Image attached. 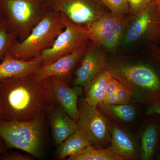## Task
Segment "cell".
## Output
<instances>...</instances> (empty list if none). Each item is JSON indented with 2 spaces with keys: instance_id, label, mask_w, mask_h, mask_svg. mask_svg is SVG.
<instances>
[{
  "instance_id": "6da1fadb",
  "label": "cell",
  "mask_w": 160,
  "mask_h": 160,
  "mask_svg": "<svg viewBox=\"0 0 160 160\" xmlns=\"http://www.w3.org/2000/svg\"><path fill=\"white\" fill-rule=\"evenodd\" d=\"M52 103L47 80H38L34 73L0 80L2 121H31Z\"/></svg>"
},
{
  "instance_id": "7a4b0ae2",
  "label": "cell",
  "mask_w": 160,
  "mask_h": 160,
  "mask_svg": "<svg viewBox=\"0 0 160 160\" xmlns=\"http://www.w3.org/2000/svg\"><path fill=\"white\" fill-rule=\"evenodd\" d=\"M64 28L61 12L51 10L25 39L21 42L16 40L7 55L24 61L39 57L44 50L52 46Z\"/></svg>"
},
{
  "instance_id": "3957f363",
  "label": "cell",
  "mask_w": 160,
  "mask_h": 160,
  "mask_svg": "<svg viewBox=\"0 0 160 160\" xmlns=\"http://www.w3.org/2000/svg\"><path fill=\"white\" fill-rule=\"evenodd\" d=\"M1 2L8 28L20 42L52 10L50 2L46 0H1Z\"/></svg>"
},
{
  "instance_id": "277c9868",
  "label": "cell",
  "mask_w": 160,
  "mask_h": 160,
  "mask_svg": "<svg viewBox=\"0 0 160 160\" xmlns=\"http://www.w3.org/2000/svg\"><path fill=\"white\" fill-rule=\"evenodd\" d=\"M44 113L29 121L0 122V137L7 148H16L35 157L41 155L42 148Z\"/></svg>"
},
{
  "instance_id": "5b68a950",
  "label": "cell",
  "mask_w": 160,
  "mask_h": 160,
  "mask_svg": "<svg viewBox=\"0 0 160 160\" xmlns=\"http://www.w3.org/2000/svg\"><path fill=\"white\" fill-rule=\"evenodd\" d=\"M106 70L128 89L136 88L152 102H160V76L146 65L118 64L107 65Z\"/></svg>"
},
{
  "instance_id": "8992f818",
  "label": "cell",
  "mask_w": 160,
  "mask_h": 160,
  "mask_svg": "<svg viewBox=\"0 0 160 160\" xmlns=\"http://www.w3.org/2000/svg\"><path fill=\"white\" fill-rule=\"evenodd\" d=\"M52 9L63 13L72 23L88 29L109 10L101 0H50Z\"/></svg>"
},
{
  "instance_id": "52a82bcc",
  "label": "cell",
  "mask_w": 160,
  "mask_h": 160,
  "mask_svg": "<svg viewBox=\"0 0 160 160\" xmlns=\"http://www.w3.org/2000/svg\"><path fill=\"white\" fill-rule=\"evenodd\" d=\"M61 13L65 28L52 46L44 50L40 56L42 66L51 64L75 49L88 45L90 42L87 37V29L75 25L65 15Z\"/></svg>"
},
{
  "instance_id": "ba28073f",
  "label": "cell",
  "mask_w": 160,
  "mask_h": 160,
  "mask_svg": "<svg viewBox=\"0 0 160 160\" xmlns=\"http://www.w3.org/2000/svg\"><path fill=\"white\" fill-rule=\"evenodd\" d=\"M78 127L87 135L91 145L99 147L111 141L109 123L106 117L100 113L96 106L81 100Z\"/></svg>"
},
{
  "instance_id": "9c48e42d",
  "label": "cell",
  "mask_w": 160,
  "mask_h": 160,
  "mask_svg": "<svg viewBox=\"0 0 160 160\" xmlns=\"http://www.w3.org/2000/svg\"><path fill=\"white\" fill-rule=\"evenodd\" d=\"M80 61L81 64L76 72L74 84L83 87L86 92L92 81L106 69L107 58L99 46L90 42Z\"/></svg>"
},
{
  "instance_id": "30bf717a",
  "label": "cell",
  "mask_w": 160,
  "mask_h": 160,
  "mask_svg": "<svg viewBox=\"0 0 160 160\" xmlns=\"http://www.w3.org/2000/svg\"><path fill=\"white\" fill-rule=\"evenodd\" d=\"M46 79L51 90L53 103L59 105L69 116L78 123L79 110L78 99L82 90L81 87L77 86L71 88L63 81L55 77Z\"/></svg>"
},
{
  "instance_id": "8fae6325",
  "label": "cell",
  "mask_w": 160,
  "mask_h": 160,
  "mask_svg": "<svg viewBox=\"0 0 160 160\" xmlns=\"http://www.w3.org/2000/svg\"><path fill=\"white\" fill-rule=\"evenodd\" d=\"M88 45L79 47L51 64L42 66L34 73L36 77L39 80L55 77L63 81V79L71 73L80 62Z\"/></svg>"
},
{
  "instance_id": "7c38bea8",
  "label": "cell",
  "mask_w": 160,
  "mask_h": 160,
  "mask_svg": "<svg viewBox=\"0 0 160 160\" xmlns=\"http://www.w3.org/2000/svg\"><path fill=\"white\" fill-rule=\"evenodd\" d=\"M51 104L47 108L56 146H59L74 133L78 129V124L72 119L59 105Z\"/></svg>"
},
{
  "instance_id": "4fadbf2b",
  "label": "cell",
  "mask_w": 160,
  "mask_h": 160,
  "mask_svg": "<svg viewBox=\"0 0 160 160\" xmlns=\"http://www.w3.org/2000/svg\"><path fill=\"white\" fill-rule=\"evenodd\" d=\"M42 66V61L40 56L24 61L6 55L0 62V80L33 74Z\"/></svg>"
},
{
  "instance_id": "5bb4252c",
  "label": "cell",
  "mask_w": 160,
  "mask_h": 160,
  "mask_svg": "<svg viewBox=\"0 0 160 160\" xmlns=\"http://www.w3.org/2000/svg\"><path fill=\"white\" fill-rule=\"evenodd\" d=\"M156 6L152 1L148 7L136 15V19L126 33V44L135 42L146 34L153 22V14Z\"/></svg>"
},
{
  "instance_id": "9a60e30c",
  "label": "cell",
  "mask_w": 160,
  "mask_h": 160,
  "mask_svg": "<svg viewBox=\"0 0 160 160\" xmlns=\"http://www.w3.org/2000/svg\"><path fill=\"white\" fill-rule=\"evenodd\" d=\"M111 146L113 152L121 160L132 159L135 156L134 144L125 132L117 127H113L111 130Z\"/></svg>"
},
{
  "instance_id": "2e32d148",
  "label": "cell",
  "mask_w": 160,
  "mask_h": 160,
  "mask_svg": "<svg viewBox=\"0 0 160 160\" xmlns=\"http://www.w3.org/2000/svg\"><path fill=\"white\" fill-rule=\"evenodd\" d=\"M116 18V15L107 12L92 24L87 29V37L89 42L98 46H102L110 33Z\"/></svg>"
},
{
  "instance_id": "e0dca14e",
  "label": "cell",
  "mask_w": 160,
  "mask_h": 160,
  "mask_svg": "<svg viewBox=\"0 0 160 160\" xmlns=\"http://www.w3.org/2000/svg\"><path fill=\"white\" fill-rule=\"evenodd\" d=\"M91 145L89 138L82 129L78 127L74 133L58 146L57 153L60 158H69Z\"/></svg>"
},
{
  "instance_id": "ac0fdd59",
  "label": "cell",
  "mask_w": 160,
  "mask_h": 160,
  "mask_svg": "<svg viewBox=\"0 0 160 160\" xmlns=\"http://www.w3.org/2000/svg\"><path fill=\"white\" fill-rule=\"evenodd\" d=\"M112 77L107 70H103L92 81L86 90L85 100L92 106H97L102 102L106 87Z\"/></svg>"
},
{
  "instance_id": "d6986e66",
  "label": "cell",
  "mask_w": 160,
  "mask_h": 160,
  "mask_svg": "<svg viewBox=\"0 0 160 160\" xmlns=\"http://www.w3.org/2000/svg\"><path fill=\"white\" fill-rule=\"evenodd\" d=\"M160 133L158 126L155 123H150L146 126L141 138L142 159H152L157 148Z\"/></svg>"
},
{
  "instance_id": "ffe728a7",
  "label": "cell",
  "mask_w": 160,
  "mask_h": 160,
  "mask_svg": "<svg viewBox=\"0 0 160 160\" xmlns=\"http://www.w3.org/2000/svg\"><path fill=\"white\" fill-rule=\"evenodd\" d=\"M69 160H121L110 147L106 149L89 145L80 152L68 158Z\"/></svg>"
},
{
  "instance_id": "44dd1931",
  "label": "cell",
  "mask_w": 160,
  "mask_h": 160,
  "mask_svg": "<svg viewBox=\"0 0 160 160\" xmlns=\"http://www.w3.org/2000/svg\"><path fill=\"white\" fill-rule=\"evenodd\" d=\"M124 25V15H116L113 27L108 36L104 40L102 46L109 49H114L116 48L122 33Z\"/></svg>"
},
{
  "instance_id": "7402d4cb",
  "label": "cell",
  "mask_w": 160,
  "mask_h": 160,
  "mask_svg": "<svg viewBox=\"0 0 160 160\" xmlns=\"http://www.w3.org/2000/svg\"><path fill=\"white\" fill-rule=\"evenodd\" d=\"M99 105L103 109L123 121L126 122L132 121L135 116V110L134 108L127 104L111 105L102 102Z\"/></svg>"
},
{
  "instance_id": "603a6c76",
  "label": "cell",
  "mask_w": 160,
  "mask_h": 160,
  "mask_svg": "<svg viewBox=\"0 0 160 160\" xmlns=\"http://www.w3.org/2000/svg\"><path fill=\"white\" fill-rule=\"evenodd\" d=\"M18 39L16 36L9 30L4 19L0 23V62L7 55L15 41Z\"/></svg>"
},
{
  "instance_id": "cb8c5ba5",
  "label": "cell",
  "mask_w": 160,
  "mask_h": 160,
  "mask_svg": "<svg viewBox=\"0 0 160 160\" xmlns=\"http://www.w3.org/2000/svg\"><path fill=\"white\" fill-rule=\"evenodd\" d=\"M101 2L113 14L125 15L130 12L127 0H101Z\"/></svg>"
},
{
  "instance_id": "d4e9b609",
  "label": "cell",
  "mask_w": 160,
  "mask_h": 160,
  "mask_svg": "<svg viewBox=\"0 0 160 160\" xmlns=\"http://www.w3.org/2000/svg\"><path fill=\"white\" fill-rule=\"evenodd\" d=\"M153 0H127L130 12L136 16L143 11Z\"/></svg>"
},
{
  "instance_id": "484cf974",
  "label": "cell",
  "mask_w": 160,
  "mask_h": 160,
  "mask_svg": "<svg viewBox=\"0 0 160 160\" xmlns=\"http://www.w3.org/2000/svg\"><path fill=\"white\" fill-rule=\"evenodd\" d=\"M119 104H127L132 98L131 90L120 82L119 86L116 92Z\"/></svg>"
},
{
  "instance_id": "4316f807",
  "label": "cell",
  "mask_w": 160,
  "mask_h": 160,
  "mask_svg": "<svg viewBox=\"0 0 160 160\" xmlns=\"http://www.w3.org/2000/svg\"><path fill=\"white\" fill-rule=\"evenodd\" d=\"M120 84L119 81H118L113 77L112 78L108 83L107 87H106V94H105L104 100L108 98L109 97L115 93L119 86Z\"/></svg>"
},
{
  "instance_id": "83f0119b",
  "label": "cell",
  "mask_w": 160,
  "mask_h": 160,
  "mask_svg": "<svg viewBox=\"0 0 160 160\" xmlns=\"http://www.w3.org/2000/svg\"><path fill=\"white\" fill-rule=\"evenodd\" d=\"M1 158L5 160H29V157L26 156L18 153H10L3 154Z\"/></svg>"
},
{
  "instance_id": "f1b7e54d",
  "label": "cell",
  "mask_w": 160,
  "mask_h": 160,
  "mask_svg": "<svg viewBox=\"0 0 160 160\" xmlns=\"http://www.w3.org/2000/svg\"><path fill=\"white\" fill-rule=\"evenodd\" d=\"M158 113L160 114V102L150 106L147 111V114Z\"/></svg>"
},
{
  "instance_id": "f546056e",
  "label": "cell",
  "mask_w": 160,
  "mask_h": 160,
  "mask_svg": "<svg viewBox=\"0 0 160 160\" xmlns=\"http://www.w3.org/2000/svg\"><path fill=\"white\" fill-rule=\"evenodd\" d=\"M103 103L106 104H111V105H116L119 104L117 97L115 93L109 97L108 98L104 100L102 102Z\"/></svg>"
},
{
  "instance_id": "4dcf8cb0",
  "label": "cell",
  "mask_w": 160,
  "mask_h": 160,
  "mask_svg": "<svg viewBox=\"0 0 160 160\" xmlns=\"http://www.w3.org/2000/svg\"><path fill=\"white\" fill-rule=\"evenodd\" d=\"M6 148H7L6 144L3 139L0 137V158L3 155V152L5 151Z\"/></svg>"
},
{
  "instance_id": "1f68e13d",
  "label": "cell",
  "mask_w": 160,
  "mask_h": 160,
  "mask_svg": "<svg viewBox=\"0 0 160 160\" xmlns=\"http://www.w3.org/2000/svg\"><path fill=\"white\" fill-rule=\"evenodd\" d=\"M4 19V13L2 7V2H1V0H0V23L2 22Z\"/></svg>"
},
{
  "instance_id": "d6a6232c",
  "label": "cell",
  "mask_w": 160,
  "mask_h": 160,
  "mask_svg": "<svg viewBox=\"0 0 160 160\" xmlns=\"http://www.w3.org/2000/svg\"><path fill=\"white\" fill-rule=\"evenodd\" d=\"M155 4L156 5H160V0H153Z\"/></svg>"
},
{
  "instance_id": "836d02e7",
  "label": "cell",
  "mask_w": 160,
  "mask_h": 160,
  "mask_svg": "<svg viewBox=\"0 0 160 160\" xmlns=\"http://www.w3.org/2000/svg\"><path fill=\"white\" fill-rule=\"evenodd\" d=\"M2 121L1 120V106H0V122Z\"/></svg>"
},
{
  "instance_id": "e575fe53",
  "label": "cell",
  "mask_w": 160,
  "mask_h": 160,
  "mask_svg": "<svg viewBox=\"0 0 160 160\" xmlns=\"http://www.w3.org/2000/svg\"><path fill=\"white\" fill-rule=\"evenodd\" d=\"M158 7V8L159 9V10H160V5H157Z\"/></svg>"
},
{
  "instance_id": "d590c367",
  "label": "cell",
  "mask_w": 160,
  "mask_h": 160,
  "mask_svg": "<svg viewBox=\"0 0 160 160\" xmlns=\"http://www.w3.org/2000/svg\"><path fill=\"white\" fill-rule=\"evenodd\" d=\"M46 1H50V0H46Z\"/></svg>"
}]
</instances>
